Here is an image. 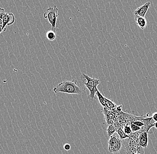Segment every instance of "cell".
Returning <instances> with one entry per match:
<instances>
[{
    "label": "cell",
    "mask_w": 157,
    "mask_h": 154,
    "mask_svg": "<svg viewBox=\"0 0 157 154\" xmlns=\"http://www.w3.org/2000/svg\"><path fill=\"white\" fill-rule=\"evenodd\" d=\"M83 84L85 85L86 88L88 89V90L90 91V94L88 96V99L89 100H91L93 102L95 98V95L97 92V90H98V88L96 87L93 86L89 85L86 84L85 83L82 82Z\"/></svg>",
    "instance_id": "cell-9"
},
{
    "label": "cell",
    "mask_w": 157,
    "mask_h": 154,
    "mask_svg": "<svg viewBox=\"0 0 157 154\" xmlns=\"http://www.w3.org/2000/svg\"><path fill=\"white\" fill-rule=\"evenodd\" d=\"M63 148L66 151H69L71 149V146L70 144H66L64 145Z\"/></svg>",
    "instance_id": "cell-18"
},
{
    "label": "cell",
    "mask_w": 157,
    "mask_h": 154,
    "mask_svg": "<svg viewBox=\"0 0 157 154\" xmlns=\"http://www.w3.org/2000/svg\"><path fill=\"white\" fill-rule=\"evenodd\" d=\"M2 25V21H0V25Z\"/></svg>",
    "instance_id": "cell-22"
},
{
    "label": "cell",
    "mask_w": 157,
    "mask_h": 154,
    "mask_svg": "<svg viewBox=\"0 0 157 154\" xmlns=\"http://www.w3.org/2000/svg\"><path fill=\"white\" fill-rule=\"evenodd\" d=\"M58 9L56 5L53 7H49L44 13V17L47 19L52 26V30L56 32V25L59 16Z\"/></svg>",
    "instance_id": "cell-3"
},
{
    "label": "cell",
    "mask_w": 157,
    "mask_h": 154,
    "mask_svg": "<svg viewBox=\"0 0 157 154\" xmlns=\"http://www.w3.org/2000/svg\"><path fill=\"white\" fill-rule=\"evenodd\" d=\"M46 37L49 41H54L56 37V32H54L52 30H50L47 32V34H46Z\"/></svg>",
    "instance_id": "cell-16"
},
{
    "label": "cell",
    "mask_w": 157,
    "mask_h": 154,
    "mask_svg": "<svg viewBox=\"0 0 157 154\" xmlns=\"http://www.w3.org/2000/svg\"><path fill=\"white\" fill-rule=\"evenodd\" d=\"M15 17L13 13H6L4 16L2 20L3 30L4 31L6 30V27L13 24L14 23Z\"/></svg>",
    "instance_id": "cell-4"
},
{
    "label": "cell",
    "mask_w": 157,
    "mask_h": 154,
    "mask_svg": "<svg viewBox=\"0 0 157 154\" xmlns=\"http://www.w3.org/2000/svg\"><path fill=\"white\" fill-rule=\"evenodd\" d=\"M154 124H155V128H156V129H157V122H156Z\"/></svg>",
    "instance_id": "cell-21"
},
{
    "label": "cell",
    "mask_w": 157,
    "mask_h": 154,
    "mask_svg": "<svg viewBox=\"0 0 157 154\" xmlns=\"http://www.w3.org/2000/svg\"><path fill=\"white\" fill-rule=\"evenodd\" d=\"M151 5V3L150 2H148L140 7L138 8L137 9L134 11V15L138 16L145 18L146 13L150 8Z\"/></svg>",
    "instance_id": "cell-6"
},
{
    "label": "cell",
    "mask_w": 157,
    "mask_h": 154,
    "mask_svg": "<svg viewBox=\"0 0 157 154\" xmlns=\"http://www.w3.org/2000/svg\"><path fill=\"white\" fill-rule=\"evenodd\" d=\"M81 78L87 80V82L85 83L89 85L93 86L98 88V86L100 84V80L95 78H92L90 77L89 76H87V75L84 73L82 74L81 75Z\"/></svg>",
    "instance_id": "cell-7"
},
{
    "label": "cell",
    "mask_w": 157,
    "mask_h": 154,
    "mask_svg": "<svg viewBox=\"0 0 157 154\" xmlns=\"http://www.w3.org/2000/svg\"><path fill=\"white\" fill-rule=\"evenodd\" d=\"M122 141L125 148L126 154H144V149L130 137Z\"/></svg>",
    "instance_id": "cell-2"
},
{
    "label": "cell",
    "mask_w": 157,
    "mask_h": 154,
    "mask_svg": "<svg viewBox=\"0 0 157 154\" xmlns=\"http://www.w3.org/2000/svg\"><path fill=\"white\" fill-rule=\"evenodd\" d=\"M122 143V140H121L120 138H119L116 144H115L114 146L110 150V152L114 154L118 153L121 149Z\"/></svg>",
    "instance_id": "cell-10"
},
{
    "label": "cell",
    "mask_w": 157,
    "mask_h": 154,
    "mask_svg": "<svg viewBox=\"0 0 157 154\" xmlns=\"http://www.w3.org/2000/svg\"><path fill=\"white\" fill-rule=\"evenodd\" d=\"M116 132H117V134L119 135L120 138L121 140H124V139H127V138H130V137L128 135H127V134L124 133L122 128L119 126V125L117 129Z\"/></svg>",
    "instance_id": "cell-13"
},
{
    "label": "cell",
    "mask_w": 157,
    "mask_h": 154,
    "mask_svg": "<svg viewBox=\"0 0 157 154\" xmlns=\"http://www.w3.org/2000/svg\"><path fill=\"white\" fill-rule=\"evenodd\" d=\"M3 25H0V34L2 33V32H3Z\"/></svg>",
    "instance_id": "cell-20"
},
{
    "label": "cell",
    "mask_w": 157,
    "mask_h": 154,
    "mask_svg": "<svg viewBox=\"0 0 157 154\" xmlns=\"http://www.w3.org/2000/svg\"><path fill=\"white\" fill-rule=\"evenodd\" d=\"M54 92L68 93V94L81 95L83 89L77 84V81L74 79L71 81H66L59 84L54 88Z\"/></svg>",
    "instance_id": "cell-1"
},
{
    "label": "cell",
    "mask_w": 157,
    "mask_h": 154,
    "mask_svg": "<svg viewBox=\"0 0 157 154\" xmlns=\"http://www.w3.org/2000/svg\"><path fill=\"white\" fill-rule=\"evenodd\" d=\"M131 130H132V133L137 132V131H139L141 129V127L137 126V125L132 123L131 124Z\"/></svg>",
    "instance_id": "cell-17"
},
{
    "label": "cell",
    "mask_w": 157,
    "mask_h": 154,
    "mask_svg": "<svg viewBox=\"0 0 157 154\" xmlns=\"http://www.w3.org/2000/svg\"><path fill=\"white\" fill-rule=\"evenodd\" d=\"M108 136L109 137L113 136L115 132H116V129L113 125H109L108 126L107 129Z\"/></svg>",
    "instance_id": "cell-15"
},
{
    "label": "cell",
    "mask_w": 157,
    "mask_h": 154,
    "mask_svg": "<svg viewBox=\"0 0 157 154\" xmlns=\"http://www.w3.org/2000/svg\"><path fill=\"white\" fill-rule=\"evenodd\" d=\"M97 97H98V100L101 105L103 107H106L105 104V97L102 95L101 93L98 90H97V92L96 93Z\"/></svg>",
    "instance_id": "cell-14"
},
{
    "label": "cell",
    "mask_w": 157,
    "mask_h": 154,
    "mask_svg": "<svg viewBox=\"0 0 157 154\" xmlns=\"http://www.w3.org/2000/svg\"><path fill=\"white\" fill-rule=\"evenodd\" d=\"M105 100L106 106L107 108L116 113V109L117 105L115 103H114L113 100L108 99L106 97H105Z\"/></svg>",
    "instance_id": "cell-11"
},
{
    "label": "cell",
    "mask_w": 157,
    "mask_h": 154,
    "mask_svg": "<svg viewBox=\"0 0 157 154\" xmlns=\"http://www.w3.org/2000/svg\"><path fill=\"white\" fill-rule=\"evenodd\" d=\"M118 138V137L116 135H115L114 134H113V136H111L110 137V139H109V141H108L109 152L112 149V148L114 146L115 144H116Z\"/></svg>",
    "instance_id": "cell-12"
},
{
    "label": "cell",
    "mask_w": 157,
    "mask_h": 154,
    "mask_svg": "<svg viewBox=\"0 0 157 154\" xmlns=\"http://www.w3.org/2000/svg\"><path fill=\"white\" fill-rule=\"evenodd\" d=\"M135 20L136 24L140 29L144 30L147 27V23L146 18L135 15Z\"/></svg>",
    "instance_id": "cell-8"
},
{
    "label": "cell",
    "mask_w": 157,
    "mask_h": 154,
    "mask_svg": "<svg viewBox=\"0 0 157 154\" xmlns=\"http://www.w3.org/2000/svg\"><path fill=\"white\" fill-rule=\"evenodd\" d=\"M152 117V120H154L155 121L157 122V113H153Z\"/></svg>",
    "instance_id": "cell-19"
},
{
    "label": "cell",
    "mask_w": 157,
    "mask_h": 154,
    "mask_svg": "<svg viewBox=\"0 0 157 154\" xmlns=\"http://www.w3.org/2000/svg\"><path fill=\"white\" fill-rule=\"evenodd\" d=\"M135 142L143 149L147 148L148 145V133L146 131L141 133Z\"/></svg>",
    "instance_id": "cell-5"
}]
</instances>
